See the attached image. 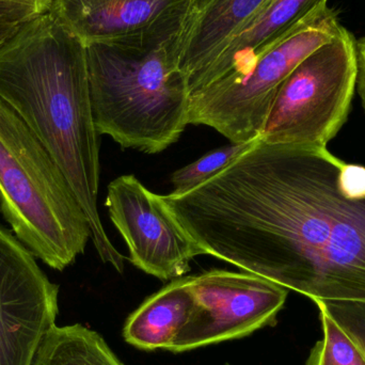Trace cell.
<instances>
[{"label": "cell", "mask_w": 365, "mask_h": 365, "mask_svg": "<svg viewBox=\"0 0 365 365\" xmlns=\"http://www.w3.org/2000/svg\"><path fill=\"white\" fill-rule=\"evenodd\" d=\"M322 304L344 330L365 361V304L344 302Z\"/></svg>", "instance_id": "obj_17"}, {"label": "cell", "mask_w": 365, "mask_h": 365, "mask_svg": "<svg viewBox=\"0 0 365 365\" xmlns=\"http://www.w3.org/2000/svg\"><path fill=\"white\" fill-rule=\"evenodd\" d=\"M270 0H193L175 38L178 66L191 83Z\"/></svg>", "instance_id": "obj_12"}, {"label": "cell", "mask_w": 365, "mask_h": 365, "mask_svg": "<svg viewBox=\"0 0 365 365\" xmlns=\"http://www.w3.org/2000/svg\"><path fill=\"white\" fill-rule=\"evenodd\" d=\"M19 26L0 21V45L15 34Z\"/></svg>", "instance_id": "obj_21"}, {"label": "cell", "mask_w": 365, "mask_h": 365, "mask_svg": "<svg viewBox=\"0 0 365 365\" xmlns=\"http://www.w3.org/2000/svg\"><path fill=\"white\" fill-rule=\"evenodd\" d=\"M327 148L255 139L220 173L164 195L204 255L314 302L365 304V193Z\"/></svg>", "instance_id": "obj_1"}, {"label": "cell", "mask_w": 365, "mask_h": 365, "mask_svg": "<svg viewBox=\"0 0 365 365\" xmlns=\"http://www.w3.org/2000/svg\"><path fill=\"white\" fill-rule=\"evenodd\" d=\"M192 306L190 277L175 279L148 297L128 317L124 340L141 351H168L188 321Z\"/></svg>", "instance_id": "obj_13"}, {"label": "cell", "mask_w": 365, "mask_h": 365, "mask_svg": "<svg viewBox=\"0 0 365 365\" xmlns=\"http://www.w3.org/2000/svg\"><path fill=\"white\" fill-rule=\"evenodd\" d=\"M105 205L130 253V263L162 281L182 278L190 262L205 255L171 212L164 195L134 175H121L107 188Z\"/></svg>", "instance_id": "obj_8"}, {"label": "cell", "mask_w": 365, "mask_h": 365, "mask_svg": "<svg viewBox=\"0 0 365 365\" xmlns=\"http://www.w3.org/2000/svg\"><path fill=\"white\" fill-rule=\"evenodd\" d=\"M304 365H331L326 355L323 340L319 341L313 347Z\"/></svg>", "instance_id": "obj_20"}, {"label": "cell", "mask_w": 365, "mask_h": 365, "mask_svg": "<svg viewBox=\"0 0 365 365\" xmlns=\"http://www.w3.org/2000/svg\"><path fill=\"white\" fill-rule=\"evenodd\" d=\"M55 0H0V21L23 25L51 13Z\"/></svg>", "instance_id": "obj_18"}, {"label": "cell", "mask_w": 365, "mask_h": 365, "mask_svg": "<svg viewBox=\"0 0 365 365\" xmlns=\"http://www.w3.org/2000/svg\"><path fill=\"white\" fill-rule=\"evenodd\" d=\"M328 0H270L223 47L188 88L190 96L210 86L240 78L264 53L299 27Z\"/></svg>", "instance_id": "obj_11"}, {"label": "cell", "mask_w": 365, "mask_h": 365, "mask_svg": "<svg viewBox=\"0 0 365 365\" xmlns=\"http://www.w3.org/2000/svg\"><path fill=\"white\" fill-rule=\"evenodd\" d=\"M0 212L17 240L55 270L85 252L87 217L55 160L0 100Z\"/></svg>", "instance_id": "obj_4"}, {"label": "cell", "mask_w": 365, "mask_h": 365, "mask_svg": "<svg viewBox=\"0 0 365 365\" xmlns=\"http://www.w3.org/2000/svg\"><path fill=\"white\" fill-rule=\"evenodd\" d=\"M175 38L153 46L86 45L98 134L147 154L179 140L189 124L190 91L178 66Z\"/></svg>", "instance_id": "obj_3"}, {"label": "cell", "mask_w": 365, "mask_h": 365, "mask_svg": "<svg viewBox=\"0 0 365 365\" xmlns=\"http://www.w3.org/2000/svg\"><path fill=\"white\" fill-rule=\"evenodd\" d=\"M255 139L248 143H233L212 150L205 155L195 160L192 164L187 165L179 170L175 171L171 177V182L175 186V190L171 195H182L191 189L207 181L210 178L220 173L227 164L248 151Z\"/></svg>", "instance_id": "obj_15"}, {"label": "cell", "mask_w": 365, "mask_h": 365, "mask_svg": "<svg viewBox=\"0 0 365 365\" xmlns=\"http://www.w3.org/2000/svg\"><path fill=\"white\" fill-rule=\"evenodd\" d=\"M59 285L0 227V365H34L59 313Z\"/></svg>", "instance_id": "obj_9"}, {"label": "cell", "mask_w": 365, "mask_h": 365, "mask_svg": "<svg viewBox=\"0 0 365 365\" xmlns=\"http://www.w3.org/2000/svg\"><path fill=\"white\" fill-rule=\"evenodd\" d=\"M0 100L34 133L81 204L102 262L119 274L125 257L101 220L100 134L90 98L86 46L51 13L19 26L0 45Z\"/></svg>", "instance_id": "obj_2"}, {"label": "cell", "mask_w": 365, "mask_h": 365, "mask_svg": "<svg viewBox=\"0 0 365 365\" xmlns=\"http://www.w3.org/2000/svg\"><path fill=\"white\" fill-rule=\"evenodd\" d=\"M319 307V319L323 328L324 346L326 355L331 365H365L355 345L344 330L329 314L322 302H315Z\"/></svg>", "instance_id": "obj_16"}, {"label": "cell", "mask_w": 365, "mask_h": 365, "mask_svg": "<svg viewBox=\"0 0 365 365\" xmlns=\"http://www.w3.org/2000/svg\"><path fill=\"white\" fill-rule=\"evenodd\" d=\"M365 111V36L357 41V85Z\"/></svg>", "instance_id": "obj_19"}, {"label": "cell", "mask_w": 365, "mask_h": 365, "mask_svg": "<svg viewBox=\"0 0 365 365\" xmlns=\"http://www.w3.org/2000/svg\"><path fill=\"white\" fill-rule=\"evenodd\" d=\"M345 30L338 12L323 6L264 53L244 76L192 94L189 124L214 128L233 143L259 138L283 81L311 53Z\"/></svg>", "instance_id": "obj_5"}, {"label": "cell", "mask_w": 365, "mask_h": 365, "mask_svg": "<svg viewBox=\"0 0 365 365\" xmlns=\"http://www.w3.org/2000/svg\"><path fill=\"white\" fill-rule=\"evenodd\" d=\"M356 85L357 41L346 29L283 81L259 138L274 145L327 148L346 123Z\"/></svg>", "instance_id": "obj_6"}, {"label": "cell", "mask_w": 365, "mask_h": 365, "mask_svg": "<svg viewBox=\"0 0 365 365\" xmlns=\"http://www.w3.org/2000/svg\"><path fill=\"white\" fill-rule=\"evenodd\" d=\"M34 365H124L98 332L81 324L55 325L45 336Z\"/></svg>", "instance_id": "obj_14"}, {"label": "cell", "mask_w": 365, "mask_h": 365, "mask_svg": "<svg viewBox=\"0 0 365 365\" xmlns=\"http://www.w3.org/2000/svg\"><path fill=\"white\" fill-rule=\"evenodd\" d=\"M193 306L168 349L180 354L240 340L277 323L289 289L251 272L210 270L190 277Z\"/></svg>", "instance_id": "obj_7"}, {"label": "cell", "mask_w": 365, "mask_h": 365, "mask_svg": "<svg viewBox=\"0 0 365 365\" xmlns=\"http://www.w3.org/2000/svg\"><path fill=\"white\" fill-rule=\"evenodd\" d=\"M225 365H231V364H225Z\"/></svg>", "instance_id": "obj_22"}, {"label": "cell", "mask_w": 365, "mask_h": 365, "mask_svg": "<svg viewBox=\"0 0 365 365\" xmlns=\"http://www.w3.org/2000/svg\"><path fill=\"white\" fill-rule=\"evenodd\" d=\"M193 0H55L51 14L83 45L153 46L179 36Z\"/></svg>", "instance_id": "obj_10"}]
</instances>
